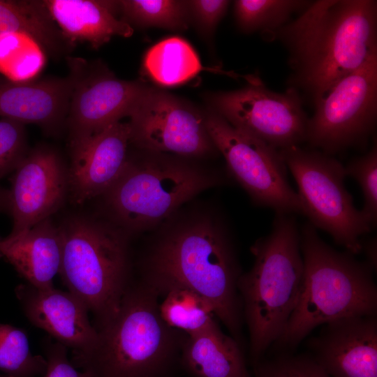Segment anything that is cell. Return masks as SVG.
I'll use <instances>...</instances> for the list:
<instances>
[{"label": "cell", "instance_id": "obj_1", "mask_svg": "<svg viewBox=\"0 0 377 377\" xmlns=\"http://www.w3.org/2000/svg\"><path fill=\"white\" fill-rule=\"evenodd\" d=\"M272 35L288 50L289 87L315 105L337 81L377 54V1H311Z\"/></svg>", "mask_w": 377, "mask_h": 377}, {"label": "cell", "instance_id": "obj_2", "mask_svg": "<svg viewBox=\"0 0 377 377\" xmlns=\"http://www.w3.org/2000/svg\"><path fill=\"white\" fill-rule=\"evenodd\" d=\"M241 274L230 232L222 221L207 216L163 235L146 256L140 281L158 297L175 288L198 293L242 347L244 320L237 286Z\"/></svg>", "mask_w": 377, "mask_h": 377}, {"label": "cell", "instance_id": "obj_3", "mask_svg": "<svg viewBox=\"0 0 377 377\" xmlns=\"http://www.w3.org/2000/svg\"><path fill=\"white\" fill-rule=\"evenodd\" d=\"M158 297L141 281H132L94 345L72 351L73 365L92 377H177L186 334L163 320Z\"/></svg>", "mask_w": 377, "mask_h": 377}, {"label": "cell", "instance_id": "obj_4", "mask_svg": "<svg viewBox=\"0 0 377 377\" xmlns=\"http://www.w3.org/2000/svg\"><path fill=\"white\" fill-rule=\"evenodd\" d=\"M300 234L302 287L284 330L270 347L275 353L292 352L319 325L352 316L377 314L376 269L367 260L330 246L309 222Z\"/></svg>", "mask_w": 377, "mask_h": 377}, {"label": "cell", "instance_id": "obj_5", "mask_svg": "<svg viewBox=\"0 0 377 377\" xmlns=\"http://www.w3.org/2000/svg\"><path fill=\"white\" fill-rule=\"evenodd\" d=\"M251 252L253 265L242 273L237 286L253 366L280 337L300 296L304 263L294 214L276 213L270 232Z\"/></svg>", "mask_w": 377, "mask_h": 377}, {"label": "cell", "instance_id": "obj_6", "mask_svg": "<svg viewBox=\"0 0 377 377\" xmlns=\"http://www.w3.org/2000/svg\"><path fill=\"white\" fill-rule=\"evenodd\" d=\"M59 274L94 316L98 331L118 311L132 283L129 234L112 222L75 215L59 226Z\"/></svg>", "mask_w": 377, "mask_h": 377}, {"label": "cell", "instance_id": "obj_7", "mask_svg": "<svg viewBox=\"0 0 377 377\" xmlns=\"http://www.w3.org/2000/svg\"><path fill=\"white\" fill-rule=\"evenodd\" d=\"M221 182L218 175L188 162L154 155L128 159L103 196L112 223L129 234L159 223L197 194Z\"/></svg>", "mask_w": 377, "mask_h": 377}, {"label": "cell", "instance_id": "obj_8", "mask_svg": "<svg viewBox=\"0 0 377 377\" xmlns=\"http://www.w3.org/2000/svg\"><path fill=\"white\" fill-rule=\"evenodd\" d=\"M279 151L297 184L302 214L347 251L359 253L360 238L371 227L345 187V166L330 155L297 145Z\"/></svg>", "mask_w": 377, "mask_h": 377}, {"label": "cell", "instance_id": "obj_9", "mask_svg": "<svg viewBox=\"0 0 377 377\" xmlns=\"http://www.w3.org/2000/svg\"><path fill=\"white\" fill-rule=\"evenodd\" d=\"M306 140L331 155L364 144L377 117V54L337 81L315 105Z\"/></svg>", "mask_w": 377, "mask_h": 377}, {"label": "cell", "instance_id": "obj_10", "mask_svg": "<svg viewBox=\"0 0 377 377\" xmlns=\"http://www.w3.org/2000/svg\"><path fill=\"white\" fill-rule=\"evenodd\" d=\"M205 115L216 150L252 202L276 213L302 214L299 196L288 182L287 167L279 151L234 127L212 110Z\"/></svg>", "mask_w": 377, "mask_h": 377}, {"label": "cell", "instance_id": "obj_11", "mask_svg": "<svg viewBox=\"0 0 377 377\" xmlns=\"http://www.w3.org/2000/svg\"><path fill=\"white\" fill-rule=\"evenodd\" d=\"M244 87L207 97L211 110L242 131L280 150L305 142L309 118L302 97L288 87L279 93L253 75Z\"/></svg>", "mask_w": 377, "mask_h": 377}, {"label": "cell", "instance_id": "obj_12", "mask_svg": "<svg viewBox=\"0 0 377 377\" xmlns=\"http://www.w3.org/2000/svg\"><path fill=\"white\" fill-rule=\"evenodd\" d=\"M128 117L130 142L150 152L202 157L216 150L206 115L167 92L147 87Z\"/></svg>", "mask_w": 377, "mask_h": 377}, {"label": "cell", "instance_id": "obj_13", "mask_svg": "<svg viewBox=\"0 0 377 377\" xmlns=\"http://www.w3.org/2000/svg\"><path fill=\"white\" fill-rule=\"evenodd\" d=\"M71 64L74 86L66 122L73 149L129 117L148 87L119 80L108 71H88V65L81 60Z\"/></svg>", "mask_w": 377, "mask_h": 377}, {"label": "cell", "instance_id": "obj_14", "mask_svg": "<svg viewBox=\"0 0 377 377\" xmlns=\"http://www.w3.org/2000/svg\"><path fill=\"white\" fill-rule=\"evenodd\" d=\"M8 191L9 235L13 236L50 218L64 205L68 195V168L52 149L35 148L15 170Z\"/></svg>", "mask_w": 377, "mask_h": 377}, {"label": "cell", "instance_id": "obj_15", "mask_svg": "<svg viewBox=\"0 0 377 377\" xmlns=\"http://www.w3.org/2000/svg\"><path fill=\"white\" fill-rule=\"evenodd\" d=\"M309 347L330 377H377V314L327 323Z\"/></svg>", "mask_w": 377, "mask_h": 377}, {"label": "cell", "instance_id": "obj_16", "mask_svg": "<svg viewBox=\"0 0 377 377\" xmlns=\"http://www.w3.org/2000/svg\"><path fill=\"white\" fill-rule=\"evenodd\" d=\"M130 138L128 123L118 121L71 149L68 195L74 204L103 195L112 186L128 159Z\"/></svg>", "mask_w": 377, "mask_h": 377}, {"label": "cell", "instance_id": "obj_17", "mask_svg": "<svg viewBox=\"0 0 377 377\" xmlns=\"http://www.w3.org/2000/svg\"><path fill=\"white\" fill-rule=\"evenodd\" d=\"M15 293L30 323L56 341L72 351L87 350L95 343L98 332L89 320V311L70 291L25 283L18 285Z\"/></svg>", "mask_w": 377, "mask_h": 377}, {"label": "cell", "instance_id": "obj_18", "mask_svg": "<svg viewBox=\"0 0 377 377\" xmlns=\"http://www.w3.org/2000/svg\"><path fill=\"white\" fill-rule=\"evenodd\" d=\"M74 77L0 86V117L54 128L66 119Z\"/></svg>", "mask_w": 377, "mask_h": 377}, {"label": "cell", "instance_id": "obj_19", "mask_svg": "<svg viewBox=\"0 0 377 377\" xmlns=\"http://www.w3.org/2000/svg\"><path fill=\"white\" fill-rule=\"evenodd\" d=\"M62 251L60 228L50 218L16 235H0V259L11 265L26 283L53 287Z\"/></svg>", "mask_w": 377, "mask_h": 377}, {"label": "cell", "instance_id": "obj_20", "mask_svg": "<svg viewBox=\"0 0 377 377\" xmlns=\"http://www.w3.org/2000/svg\"><path fill=\"white\" fill-rule=\"evenodd\" d=\"M43 3L69 44L87 42L98 49L114 36L130 37L133 33L129 24L117 17L118 1L45 0Z\"/></svg>", "mask_w": 377, "mask_h": 377}, {"label": "cell", "instance_id": "obj_21", "mask_svg": "<svg viewBox=\"0 0 377 377\" xmlns=\"http://www.w3.org/2000/svg\"><path fill=\"white\" fill-rule=\"evenodd\" d=\"M180 367L193 377H251L242 347L216 322L184 339Z\"/></svg>", "mask_w": 377, "mask_h": 377}, {"label": "cell", "instance_id": "obj_22", "mask_svg": "<svg viewBox=\"0 0 377 377\" xmlns=\"http://www.w3.org/2000/svg\"><path fill=\"white\" fill-rule=\"evenodd\" d=\"M7 32L25 33L52 54L67 43L43 1L0 0V34Z\"/></svg>", "mask_w": 377, "mask_h": 377}, {"label": "cell", "instance_id": "obj_23", "mask_svg": "<svg viewBox=\"0 0 377 377\" xmlns=\"http://www.w3.org/2000/svg\"><path fill=\"white\" fill-rule=\"evenodd\" d=\"M143 67L158 84L175 86L193 77L202 69L191 45L179 37H169L154 45L146 53Z\"/></svg>", "mask_w": 377, "mask_h": 377}, {"label": "cell", "instance_id": "obj_24", "mask_svg": "<svg viewBox=\"0 0 377 377\" xmlns=\"http://www.w3.org/2000/svg\"><path fill=\"white\" fill-rule=\"evenodd\" d=\"M159 313L169 327L186 335L201 332L214 324L215 313L209 302L186 288H175L165 294Z\"/></svg>", "mask_w": 377, "mask_h": 377}, {"label": "cell", "instance_id": "obj_25", "mask_svg": "<svg viewBox=\"0 0 377 377\" xmlns=\"http://www.w3.org/2000/svg\"><path fill=\"white\" fill-rule=\"evenodd\" d=\"M45 52L22 32L0 34V75L15 83L32 81L43 68Z\"/></svg>", "mask_w": 377, "mask_h": 377}, {"label": "cell", "instance_id": "obj_26", "mask_svg": "<svg viewBox=\"0 0 377 377\" xmlns=\"http://www.w3.org/2000/svg\"><path fill=\"white\" fill-rule=\"evenodd\" d=\"M311 1L303 0H237L234 15L244 33L274 32L288 22L291 15L302 12Z\"/></svg>", "mask_w": 377, "mask_h": 377}, {"label": "cell", "instance_id": "obj_27", "mask_svg": "<svg viewBox=\"0 0 377 377\" xmlns=\"http://www.w3.org/2000/svg\"><path fill=\"white\" fill-rule=\"evenodd\" d=\"M118 3L121 20L130 25L184 31L191 21L188 1L122 0Z\"/></svg>", "mask_w": 377, "mask_h": 377}, {"label": "cell", "instance_id": "obj_28", "mask_svg": "<svg viewBox=\"0 0 377 377\" xmlns=\"http://www.w3.org/2000/svg\"><path fill=\"white\" fill-rule=\"evenodd\" d=\"M45 357L32 353L27 334L0 323V373L6 377H45Z\"/></svg>", "mask_w": 377, "mask_h": 377}, {"label": "cell", "instance_id": "obj_29", "mask_svg": "<svg viewBox=\"0 0 377 377\" xmlns=\"http://www.w3.org/2000/svg\"><path fill=\"white\" fill-rule=\"evenodd\" d=\"M254 377H330L310 354L275 353L253 365Z\"/></svg>", "mask_w": 377, "mask_h": 377}, {"label": "cell", "instance_id": "obj_30", "mask_svg": "<svg viewBox=\"0 0 377 377\" xmlns=\"http://www.w3.org/2000/svg\"><path fill=\"white\" fill-rule=\"evenodd\" d=\"M345 170L359 184L364 196V206L361 212L370 224L377 223V145L375 142L363 156L351 160Z\"/></svg>", "mask_w": 377, "mask_h": 377}, {"label": "cell", "instance_id": "obj_31", "mask_svg": "<svg viewBox=\"0 0 377 377\" xmlns=\"http://www.w3.org/2000/svg\"><path fill=\"white\" fill-rule=\"evenodd\" d=\"M28 153L24 125L0 118V178L15 171Z\"/></svg>", "mask_w": 377, "mask_h": 377}, {"label": "cell", "instance_id": "obj_32", "mask_svg": "<svg viewBox=\"0 0 377 377\" xmlns=\"http://www.w3.org/2000/svg\"><path fill=\"white\" fill-rule=\"evenodd\" d=\"M230 3L226 0L188 1L191 20L200 32L207 36L212 35L218 24L226 15Z\"/></svg>", "mask_w": 377, "mask_h": 377}, {"label": "cell", "instance_id": "obj_33", "mask_svg": "<svg viewBox=\"0 0 377 377\" xmlns=\"http://www.w3.org/2000/svg\"><path fill=\"white\" fill-rule=\"evenodd\" d=\"M44 350L47 362L45 377H92L73 365L68 357V348L59 342L46 340Z\"/></svg>", "mask_w": 377, "mask_h": 377}, {"label": "cell", "instance_id": "obj_34", "mask_svg": "<svg viewBox=\"0 0 377 377\" xmlns=\"http://www.w3.org/2000/svg\"><path fill=\"white\" fill-rule=\"evenodd\" d=\"M362 249H364L367 256V262L376 269V240L372 239L363 244L362 243Z\"/></svg>", "mask_w": 377, "mask_h": 377}, {"label": "cell", "instance_id": "obj_35", "mask_svg": "<svg viewBox=\"0 0 377 377\" xmlns=\"http://www.w3.org/2000/svg\"><path fill=\"white\" fill-rule=\"evenodd\" d=\"M9 191L0 188V212L8 210Z\"/></svg>", "mask_w": 377, "mask_h": 377}, {"label": "cell", "instance_id": "obj_36", "mask_svg": "<svg viewBox=\"0 0 377 377\" xmlns=\"http://www.w3.org/2000/svg\"><path fill=\"white\" fill-rule=\"evenodd\" d=\"M8 80L3 79L0 75V86L6 83Z\"/></svg>", "mask_w": 377, "mask_h": 377}, {"label": "cell", "instance_id": "obj_37", "mask_svg": "<svg viewBox=\"0 0 377 377\" xmlns=\"http://www.w3.org/2000/svg\"><path fill=\"white\" fill-rule=\"evenodd\" d=\"M0 377H6V376H5L4 375H3V374H1L0 373Z\"/></svg>", "mask_w": 377, "mask_h": 377}]
</instances>
